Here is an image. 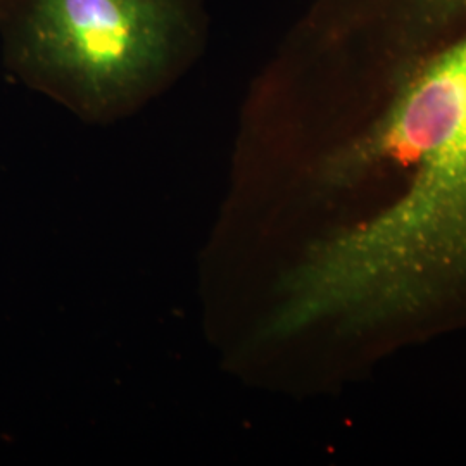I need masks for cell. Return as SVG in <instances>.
Segmentation results:
<instances>
[{"mask_svg": "<svg viewBox=\"0 0 466 466\" xmlns=\"http://www.w3.org/2000/svg\"><path fill=\"white\" fill-rule=\"evenodd\" d=\"M5 4V0H0V9H2V5Z\"/></svg>", "mask_w": 466, "mask_h": 466, "instance_id": "2", "label": "cell"}, {"mask_svg": "<svg viewBox=\"0 0 466 466\" xmlns=\"http://www.w3.org/2000/svg\"><path fill=\"white\" fill-rule=\"evenodd\" d=\"M9 66L90 115L123 109L198 56L200 0H5Z\"/></svg>", "mask_w": 466, "mask_h": 466, "instance_id": "1", "label": "cell"}]
</instances>
